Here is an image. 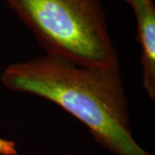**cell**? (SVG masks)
<instances>
[{
	"label": "cell",
	"instance_id": "cell-1",
	"mask_svg": "<svg viewBox=\"0 0 155 155\" xmlns=\"http://www.w3.org/2000/svg\"><path fill=\"white\" fill-rule=\"evenodd\" d=\"M1 82L10 91L61 107L115 155H152L131 132L120 67H88L46 54L9 65Z\"/></svg>",
	"mask_w": 155,
	"mask_h": 155
},
{
	"label": "cell",
	"instance_id": "cell-2",
	"mask_svg": "<svg viewBox=\"0 0 155 155\" xmlns=\"http://www.w3.org/2000/svg\"><path fill=\"white\" fill-rule=\"evenodd\" d=\"M48 55L120 67L100 0H5Z\"/></svg>",
	"mask_w": 155,
	"mask_h": 155
},
{
	"label": "cell",
	"instance_id": "cell-3",
	"mask_svg": "<svg viewBox=\"0 0 155 155\" xmlns=\"http://www.w3.org/2000/svg\"><path fill=\"white\" fill-rule=\"evenodd\" d=\"M141 48L142 84L147 96L155 98V7L153 2L134 11Z\"/></svg>",
	"mask_w": 155,
	"mask_h": 155
},
{
	"label": "cell",
	"instance_id": "cell-4",
	"mask_svg": "<svg viewBox=\"0 0 155 155\" xmlns=\"http://www.w3.org/2000/svg\"><path fill=\"white\" fill-rule=\"evenodd\" d=\"M0 155H17L16 142L0 137Z\"/></svg>",
	"mask_w": 155,
	"mask_h": 155
},
{
	"label": "cell",
	"instance_id": "cell-5",
	"mask_svg": "<svg viewBox=\"0 0 155 155\" xmlns=\"http://www.w3.org/2000/svg\"><path fill=\"white\" fill-rule=\"evenodd\" d=\"M122 1L126 2L127 4L131 6L133 8L134 11H138L140 8H142L153 2V0H122Z\"/></svg>",
	"mask_w": 155,
	"mask_h": 155
}]
</instances>
